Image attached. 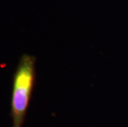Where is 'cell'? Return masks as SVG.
<instances>
[{
    "label": "cell",
    "mask_w": 128,
    "mask_h": 127,
    "mask_svg": "<svg viewBox=\"0 0 128 127\" xmlns=\"http://www.w3.org/2000/svg\"><path fill=\"white\" fill-rule=\"evenodd\" d=\"M36 78V58L24 54L13 75L11 117L12 127H22Z\"/></svg>",
    "instance_id": "cell-1"
}]
</instances>
